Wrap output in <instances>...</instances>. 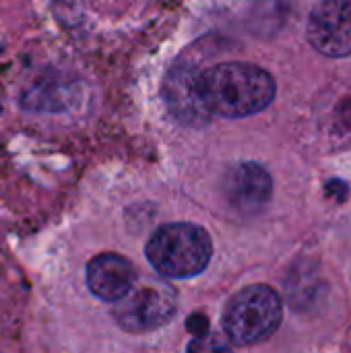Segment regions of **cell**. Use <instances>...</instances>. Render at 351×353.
Listing matches in <instances>:
<instances>
[{
	"instance_id": "3",
	"label": "cell",
	"mask_w": 351,
	"mask_h": 353,
	"mask_svg": "<svg viewBox=\"0 0 351 353\" xmlns=\"http://www.w3.org/2000/svg\"><path fill=\"white\" fill-rule=\"evenodd\" d=\"M283 304L269 285H248L228 302L221 325L236 345H254L269 339L281 325Z\"/></svg>"
},
{
	"instance_id": "11",
	"label": "cell",
	"mask_w": 351,
	"mask_h": 353,
	"mask_svg": "<svg viewBox=\"0 0 351 353\" xmlns=\"http://www.w3.org/2000/svg\"><path fill=\"white\" fill-rule=\"evenodd\" d=\"M188 331L199 337V335H205L209 331V323H207V316H201V314H192L190 321H188Z\"/></svg>"
},
{
	"instance_id": "8",
	"label": "cell",
	"mask_w": 351,
	"mask_h": 353,
	"mask_svg": "<svg viewBox=\"0 0 351 353\" xmlns=\"http://www.w3.org/2000/svg\"><path fill=\"white\" fill-rule=\"evenodd\" d=\"M85 275L89 292L103 302H118L139 277L134 265L126 256L114 252L91 259Z\"/></svg>"
},
{
	"instance_id": "1",
	"label": "cell",
	"mask_w": 351,
	"mask_h": 353,
	"mask_svg": "<svg viewBox=\"0 0 351 353\" xmlns=\"http://www.w3.org/2000/svg\"><path fill=\"white\" fill-rule=\"evenodd\" d=\"M199 95L209 116L246 118L275 99V79L248 62H221L199 70Z\"/></svg>"
},
{
	"instance_id": "4",
	"label": "cell",
	"mask_w": 351,
	"mask_h": 353,
	"mask_svg": "<svg viewBox=\"0 0 351 353\" xmlns=\"http://www.w3.org/2000/svg\"><path fill=\"white\" fill-rule=\"evenodd\" d=\"M178 310L176 290L161 277H137L132 288L112 306V316L126 333H151L168 325Z\"/></svg>"
},
{
	"instance_id": "10",
	"label": "cell",
	"mask_w": 351,
	"mask_h": 353,
	"mask_svg": "<svg viewBox=\"0 0 351 353\" xmlns=\"http://www.w3.org/2000/svg\"><path fill=\"white\" fill-rule=\"evenodd\" d=\"M188 353H234V352H232L230 343H228L223 337H219V335H215V333L207 331L205 335H199V337H194V339L188 343Z\"/></svg>"
},
{
	"instance_id": "9",
	"label": "cell",
	"mask_w": 351,
	"mask_h": 353,
	"mask_svg": "<svg viewBox=\"0 0 351 353\" xmlns=\"http://www.w3.org/2000/svg\"><path fill=\"white\" fill-rule=\"evenodd\" d=\"M72 89L68 83L58 79H37L23 91L21 108L29 112H62L70 105Z\"/></svg>"
},
{
	"instance_id": "12",
	"label": "cell",
	"mask_w": 351,
	"mask_h": 353,
	"mask_svg": "<svg viewBox=\"0 0 351 353\" xmlns=\"http://www.w3.org/2000/svg\"><path fill=\"white\" fill-rule=\"evenodd\" d=\"M0 112H2V105H0Z\"/></svg>"
},
{
	"instance_id": "6",
	"label": "cell",
	"mask_w": 351,
	"mask_h": 353,
	"mask_svg": "<svg viewBox=\"0 0 351 353\" xmlns=\"http://www.w3.org/2000/svg\"><path fill=\"white\" fill-rule=\"evenodd\" d=\"M223 194L234 209L242 213H257L269 203L273 194V180L263 165L244 161L225 174Z\"/></svg>"
},
{
	"instance_id": "2",
	"label": "cell",
	"mask_w": 351,
	"mask_h": 353,
	"mask_svg": "<svg viewBox=\"0 0 351 353\" xmlns=\"http://www.w3.org/2000/svg\"><path fill=\"white\" fill-rule=\"evenodd\" d=\"M145 254L159 275L170 279H190L209 267L213 242L207 230L197 223H168L151 234Z\"/></svg>"
},
{
	"instance_id": "7",
	"label": "cell",
	"mask_w": 351,
	"mask_h": 353,
	"mask_svg": "<svg viewBox=\"0 0 351 353\" xmlns=\"http://www.w3.org/2000/svg\"><path fill=\"white\" fill-rule=\"evenodd\" d=\"M199 70L190 64H176L163 83V95L166 105L174 118H178L182 124H205L209 120V114L201 101L199 95Z\"/></svg>"
},
{
	"instance_id": "5",
	"label": "cell",
	"mask_w": 351,
	"mask_h": 353,
	"mask_svg": "<svg viewBox=\"0 0 351 353\" xmlns=\"http://www.w3.org/2000/svg\"><path fill=\"white\" fill-rule=\"evenodd\" d=\"M312 48L329 58H343L351 54V0L319 2L306 25Z\"/></svg>"
}]
</instances>
